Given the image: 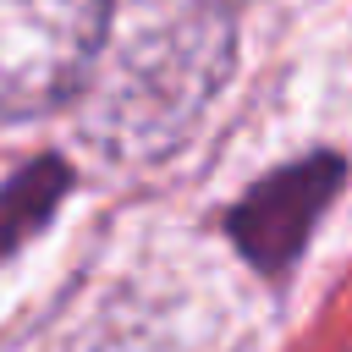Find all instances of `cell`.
Here are the masks:
<instances>
[{
  "label": "cell",
  "mask_w": 352,
  "mask_h": 352,
  "mask_svg": "<svg viewBox=\"0 0 352 352\" xmlns=\"http://www.w3.org/2000/svg\"><path fill=\"white\" fill-rule=\"evenodd\" d=\"M231 66V22L209 0H176L99 50L82 88V126L121 160H160L204 116Z\"/></svg>",
  "instance_id": "1"
},
{
  "label": "cell",
  "mask_w": 352,
  "mask_h": 352,
  "mask_svg": "<svg viewBox=\"0 0 352 352\" xmlns=\"http://www.w3.org/2000/svg\"><path fill=\"white\" fill-rule=\"evenodd\" d=\"M110 0H0V110L38 116L72 99L104 50Z\"/></svg>",
  "instance_id": "2"
},
{
  "label": "cell",
  "mask_w": 352,
  "mask_h": 352,
  "mask_svg": "<svg viewBox=\"0 0 352 352\" xmlns=\"http://www.w3.org/2000/svg\"><path fill=\"white\" fill-rule=\"evenodd\" d=\"M341 176H346V165H341L336 154H308V160L264 176V182L236 204V214H231L236 248H242L258 270H286V264L302 253V242H308L314 220L324 214V204L336 198Z\"/></svg>",
  "instance_id": "3"
},
{
  "label": "cell",
  "mask_w": 352,
  "mask_h": 352,
  "mask_svg": "<svg viewBox=\"0 0 352 352\" xmlns=\"http://www.w3.org/2000/svg\"><path fill=\"white\" fill-rule=\"evenodd\" d=\"M60 182H66V170H60L55 160H44V165H33L28 176H16V182L0 192V253H6V248H16V242H22V236L50 214V204H55Z\"/></svg>",
  "instance_id": "4"
},
{
  "label": "cell",
  "mask_w": 352,
  "mask_h": 352,
  "mask_svg": "<svg viewBox=\"0 0 352 352\" xmlns=\"http://www.w3.org/2000/svg\"><path fill=\"white\" fill-rule=\"evenodd\" d=\"M209 6H220V11H231V6H248V0H209Z\"/></svg>",
  "instance_id": "5"
}]
</instances>
